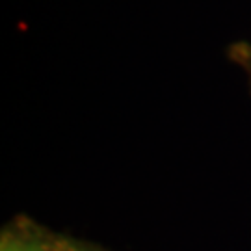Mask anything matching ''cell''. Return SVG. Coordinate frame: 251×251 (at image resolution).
<instances>
[{
    "label": "cell",
    "instance_id": "cell-1",
    "mask_svg": "<svg viewBox=\"0 0 251 251\" xmlns=\"http://www.w3.org/2000/svg\"><path fill=\"white\" fill-rule=\"evenodd\" d=\"M227 54H229V60L233 63H236L244 71L251 90V41H236V43H231Z\"/></svg>",
    "mask_w": 251,
    "mask_h": 251
},
{
    "label": "cell",
    "instance_id": "cell-2",
    "mask_svg": "<svg viewBox=\"0 0 251 251\" xmlns=\"http://www.w3.org/2000/svg\"><path fill=\"white\" fill-rule=\"evenodd\" d=\"M2 251H39V250H37L34 244L9 238V240H6V242L2 244Z\"/></svg>",
    "mask_w": 251,
    "mask_h": 251
}]
</instances>
